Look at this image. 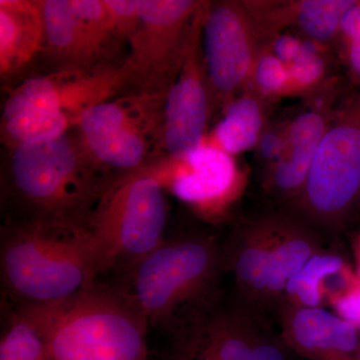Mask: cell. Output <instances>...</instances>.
Instances as JSON below:
<instances>
[{
    "instance_id": "1",
    "label": "cell",
    "mask_w": 360,
    "mask_h": 360,
    "mask_svg": "<svg viewBox=\"0 0 360 360\" xmlns=\"http://www.w3.org/2000/svg\"><path fill=\"white\" fill-rule=\"evenodd\" d=\"M118 177V176H117ZM91 160L75 129L49 141L9 149L4 196L6 222H39L89 231L111 182Z\"/></svg>"
},
{
    "instance_id": "2",
    "label": "cell",
    "mask_w": 360,
    "mask_h": 360,
    "mask_svg": "<svg viewBox=\"0 0 360 360\" xmlns=\"http://www.w3.org/2000/svg\"><path fill=\"white\" fill-rule=\"evenodd\" d=\"M224 271L222 245L212 236L182 234L165 240L123 276L120 285L149 328L174 336L215 309Z\"/></svg>"
},
{
    "instance_id": "3",
    "label": "cell",
    "mask_w": 360,
    "mask_h": 360,
    "mask_svg": "<svg viewBox=\"0 0 360 360\" xmlns=\"http://www.w3.org/2000/svg\"><path fill=\"white\" fill-rule=\"evenodd\" d=\"M0 274L6 307L11 309L63 302L101 274L87 229L39 222H6Z\"/></svg>"
},
{
    "instance_id": "4",
    "label": "cell",
    "mask_w": 360,
    "mask_h": 360,
    "mask_svg": "<svg viewBox=\"0 0 360 360\" xmlns=\"http://www.w3.org/2000/svg\"><path fill=\"white\" fill-rule=\"evenodd\" d=\"M13 309L37 328L52 360L148 359V321L120 285L96 281L63 302Z\"/></svg>"
},
{
    "instance_id": "5",
    "label": "cell",
    "mask_w": 360,
    "mask_h": 360,
    "mask_svg": "<svg viewBox=\"0 0 360 360\" xmlns=\"http://www.w3.org/2000/svg\"><path fill=\"white\" fill-rule=\"evenodd\" d=\"M165 189L146 167L116 177L89 224L99 274L124 276L165 240Z\"/></svg>"
},
{
    "instance_id": "6",
    "label": "cell",
    "mask_w": 360,
    "mask_h": 360,
    "mask_svg": "<svg viewBox=\"0 0 360 360\" xmlns=\"http://www.w3.org/2000/svg\"><path fill=\"white\" fill-rule=\"evenodd\" d=\"M360 200V90L336 112L322 137L300 194L295 217L336 231Z\"/></svg>"
},
{
    "instance_id": "7",
    "label": "cell",
    "mask_w": 360,
    "mask_h": 360,
    "mask_svg": "<svg viewBox=\"0 0 360 360\" xmlns=\"http://www.w3.org/2000/svg\"><path fill=\"white\" fill-rule=\"evenodd\" d=\"M165 99L125 94L85 111L77 127L91 160L106 174L136 172L160 155Z\"/></svg>"
},
{
    "instance_id": "8",
    "label": "cell",
    "mask_w": 360,
    "mask_h": 360,
    "mask_svg": "<svg viewBox=\"0 0 360 360\" xmlns=\"http://www.w3.org/2000/svg\"><path fill=\"white\" fill-rule=\"evenodd\" d=\"M207 1L141 0V18L123 68L127 94L167 98Z\"/></svg>"
},
{
    "instance_id": "9",
    "label": "cell",
    "mask_w": 360,
    "mask_h": 360,
    "mask_svg": "<svg viewBox=\"0 0 360 360\" xmlns=\"http://www.w3.org/2000/svg\"><path fill=\"white\" fill-rule=\"evenodd\" d=\"M201 44L213 104L224 111L248 89L262 45L243 0L207 1Z\"/></svg>"
},
{
    "instance_id": "10",
    "label": "cell",
    "mask_w": 360,
    "mask_h": 360,
    "mask_svg": "<svg viewBox=\"0 0 360 360\" xmlns=\"http://www.w3.org/2000/svg\"><path fill=\"white\" fill-rule=\"evenodd\" d=\"M127 94L123 65L53 71L26 78L9 92L2 120L25 110L59 111L79 122L85 111Z\"/></svg>"
},
{
    "instance_id": "11",
    "label": "cell",
    "mask_w": 360,
    "mask_h": 360,
    "mask_svg": "<svg viewBox=\"0 0 360 360\" xmlns=\"http://www.w3.org/2000/svg\"><path fill=\"white\" fill-rule=\"evenodd\" d=\"M146 167L165 191L206 219L222 214L243 186L232 155L206 139L184 158H158Z\"/></svg>"
},
{
    "instance_id": "12",
    "label": "cell",
    "mask_w": 360,
    "mask_h": 360,
    "mask_svg": "<svg viewBox=\"0 0 360 360\" xmlns=\"http://www.w3.org/2000/svg\"><path fill=\"white\" fill-rule=\"evenodd\" d=\"M203 18L205 13L194 28L186 60L165 98L158 158H184L205 141L214 104L201 44Z\"/></svg>"
},
{
    "instance_id": "13",
    "label": "cell",
    "mask_w": 360,
    "mask_h": 360,
    "mask_svg": "<svg viewBox=\"0 0 360 360\" xmlns=\"http://www.w3.org/2000/svg\"><path fill=\"white\" fill-rule=\"evenodd\" d=\"M335 94L309 98V108L288 122L285 144L278 160L265 170L264 186L270 193L292 202L300 194L322 137L335 117Z\"/></svg>"
},
{
    "instance_id": "14",
    "label": "cell",
    "mask_w": 360,
    "mask_h": 360,
    "mask_svg": "<svg viewBox=\"0 0 360 360\" xmlns=\"http://www.w3.org/2000/svg\"><path fill=\"white\" fill-rule=\"evenodd\" d=\"M191 328L217 360H288V348L270 333L265 316L240 302L231 309L215 307Z\"/></svg>"
},
{
    "instance_id": "15",
    "label": "cell",
    "mask_w": 360,
    "mask_h": 360,
    "mask_svg": "<svg viewBox=\"0 0 360 360\" xmlns=\"http://www.w3.org/2000/svg\"><path fill=\"white\" fill-rule=\"evenodd\" d=\"M281 338L309 360H359L360 330L322 307L281 305Z\"/></svg>"
},
{
    "instance_id": "16",
    "label": "cell",
    "mask_w": 360,
    "mask_h": 360,
    "mask_svg": "<svg viewBox=\"0 0 360 360\" xmlns=\"http://www.w3.org/2000/svg\"><path fill=\"white\" fill-rule=\"evenodd\" d=\"M262 41L295 28L304 39L336 46L341 22L355 0H243Z\"/></svg>"
},
{
    "instance_id": "17",
    "label": "cell",
    "mask_w": 360,
    "mask_h": 360,
    "mask_svg": "<svg viewBox=\"0 0 360 360\" xmlns=\"http://www.w3.org/2000/svg\"><path fill=\"white\" fill-rule=\"evenodd\" d=\"M271 248L272 214L240 225L222 245L224 270L233 276L239 302L264 316Z\"/></svg>"
},
{
    "instance_id": "18",
    "label": "cell",
    "mask_w": 360,
    "mask_h": 360,
    "mask_svg": "<svg viewBox=\"0 0 360 360\" xmlns=\"http://www.w3.org/2000/svg\"><path fill=\"white\" fill-rule=\"evenodd\" d=\"M321 250V238L314 227L295 215L272 214L267 311H277L291 279Z\"/></svg>"
},
{
    "instance_id": "19",
    "label": "cell",
    "mask_w": 360,
    "mask_h": 360,
    "mask_svg": "<svg viewBox=\"0 0 360 360\" xmlns=\"http://www.w3.org/2000/svg\"><path fill=\"white\" fill-rule=\"evenodd\" d=\"M44 18L39 0H0V75L18 77L41 53Z\"/></svg>"
},
{
    "instance_id": "20",
    "label": "cell",
    "mask_w": 360,
    "mask_h": 360,
    "mask_svg": "<svg viewBox=\"0 0 360 360\" xmlns=\"http://www.w3.org/2000/svg\"><path fill=\"white\" fill-rule=\"evenodd\" d=\"M44 18L42 56L51 70H91L72 0H39ZM103 66V65H101Z\"/></svg>"
},
{
    "instance_id": "21",
    "label": "cell",
    "mask_w": 360,
    "mask_h": 360,
    "mask_svg": "<svg viewBox=\"0 0 360 360\" xmlns=\"http://www.w3.org/2000/svg\"><path fill=\"white\" fill-rule=\"evenodd\" d=\"M271 103L252 90H245L224 108L212 141H208L232 156L255 149L269 125Z\"/></svg>"
},
{
    "instance_id": "22",
    "label": "cell",
    "mask_w": 360,
    "mask_h": 360,
    "mask_svg": "<svg viewBox=\"0 0 360 360\" xmlns=\"http://www.w3.org/2000/svg\"><path fill=\"white\" fill-rule=\"evenodd\" d=\"M78 122L59 111L32 110L1 120V139L8 149L49 141L75 129Z\"/></svg>"
},
{
    "instance_id": "23",
    "label": "cell",
    "mask_w": 360,
    "mask_h": 360,
    "mask_svg": "<svg viewBox=\"0 0 360 360\" xmlns=\"http://www.w3.org/2000/svg\"><path fill=\"white\" fill-rule=\"evenodd\" d=\"M347 267L341 255L322 248L291 279L279 307H321L326 281Z\"/></svg>"
},
{
    "instance_id": "24",
    "label": "cell",
    "mask_w": 360,
    "mask_h": 360,
    "mask_svg": "<svg viewBox=\"0 0 360 360\" xmlns=\"http://www.w3.org/2000/svg\"><path fill=\"white\" fill-rule=\"evenodd\" d=\"M330 47L304 39L297 58L286 66L290 75V96L311 98L338 84L331 75Z\"/></svg>"
},
{
    "instance_id": "25",
    "label": "cell",
    "mask_w": 360,
    "mask_h": 360,
    "mask_svg": "<svg viewBox=\"0 0 360 360\" xmlns=\"http://www.w3.org/2000/svg\"><path fill=\"white\" fill-rule=\"evenodd\" d=\"M0 338V360H52L49 348L32 322L6 307Z\"/></svg>"
},
{
    "instance_id": "26",
    "label": "cell",
    "mask_w": 360,
    "mask_h": 360,
    "mask_svg": "<svg viewBox=\"0 0 360 360\" xmlns=\"http://www.w3.org/2000/svg\"><path fill=\"white\" fill-rule=\"evenodd\" d=\"M248 89L270 103L290 96V80L288 68L262 42ZM246 90V89H245Z\"/></svg>"
},
{
    "instance_id": "27",
    "label": "cell",
    "mask_w": 360,
    "mask_h": 360,
    "mask_svg": "<svg viewBox=\"0 0 360 360\" xmlns=\"http://www.w3.org/2000/svg\"><path fill=\"white\" fill-rule=\"evenodd\" d=\"M335 49L352 84L360 90V0H355L341 22Z\"/></svg>"
},
{
    "instance_id": "28",
    "label": "cell",
    "mask_w": 360,
    "mask_h": 360,
    "mask_svg": "<svg viewBox=\"0 0 360 360\" xmlns=\"http://www.w3.org/2000/svg\"><path fill=\"white\" fill-rule=\"evenodd\" d=\"M118 39L129 51L130 40L136 32L141 18V0H104Z\"/></svg>"
},
{
    "instance_id": "29",
    "label": "cell",
    "mask_w": 360,
    "mask_h": 360,
    "mask_svg": "<svg viewBox=\"0 0 360 360\" xmlns=\"http://www.w3.org/2000/svg\"><path fill=\"white\" fill-rule=\"evenodd\" d=\"M165 360H217L193 328L172 336Z\"/></svg>"
},
{
    "instance_id": "30",
    "label": "cell",
    "mask_w": 360,
    "mask_h": 360,
    "mask_svg": "<svg viewBox=\"0 0 360 360\" xmlns=\"http://www.w3.org/2000/svg\"><path fill=\"white\" fill-rule=\"evenodd\" d=\"M288 122L290 120L269 123L258 141L255 149H257L258 158L262 165H264L265 170L271 167L283 153Z\"/></svg>"
},
{
    "instance_id": "31",
    "label": "cell",
    "mask_w": 360,
    "mask_h": 360,
    "mask_svg": "<svg viewBox=\"0 0 360 360\" xmlns=\"http://www.w3.org/2000/svg\"><path fill=\"white\" fill-rule=\"evenodd\" d=\"M269 47L270 51L284 65L288 66L292 63L302 51L304 39L295 37L288 33L281 32L272 35L264 41Z\"/></svg>"
},
{
    "instance_id": "32",
    "label": "cell",
    "mask_w": 360,
    "mask_h": 360,
    "mask_svg": "<svg viewBox=\"0 0 360 360\" xmlns=\"http://www.w3.org/2000/svg\"><path fill=\"white\" fill-rule=\"evenodd\" d=\"M335 314L360 330V284L331 302Z\"/></svg>"
},
{
    "instance_id": "33",
    "label": "cell",
    "mask_w": 360,
    "mask_h": 360,
    "mask_svg": "<svg viewBox=\"0 0 360 360\" xmlns=\"http://www.w3.org/2000/svg\"><path fill=\"white\" fill-rule=\"evenodd\" d=\"M354 253L355 259V274L360 283V231L354 239Z\"/></svg>"
},
{
    "instance_id": "34",
    "label": "cell",
    "mask_w": 360,
    "mask_h": 360,
    "mask_svg": "<svg viewBox=\"0 0 360 360\" xmlns=\"http://www.w3.org/2000/svg\"><path fill=\"white\" fill-rule=\"evenodd\" d=\"M357 206H359V207H360V200H359V205H357Z\"/></svg>"
},
{
    "instance_id": "35",
    "label": "cell",
    "mask_w": 360,
    "mask_h": 360,
    "mask_svg": "<svg viewBox=\"0 0 360 360\" xmlns=\"http://www.w3.org/2000/svg\"><path fill=\"white\" fill-rule=\"evenodd\" d=\"M359 360H360V352H359Z\"/></svg>"
}]
</instances>
